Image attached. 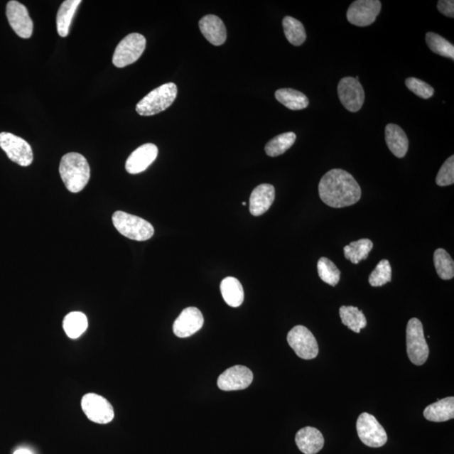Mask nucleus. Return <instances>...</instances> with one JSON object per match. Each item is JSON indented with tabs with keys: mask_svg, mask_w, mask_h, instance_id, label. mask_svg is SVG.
Wrapping results in <instances>:
<instances>
[{
	"mask_svg": "<svg viewBox=\"0 0 454 454\" xmlns=\"http://www.w3.org/2000/svg\"><path fill=\"white\" fill-rule=\"evenodd\" d=\"M284 35L290 43L299 47L306 40V32L304 26L300 21L291 16H286L283 20Z\"/></svg>",
	"mask_w": 454,
	"mask_h": 454,
	"instance_id": "28",
	"label": "nucleus"
},
{
	"mask_svg": "<svg viewBox=\"0 0 454 454\" xmlns=\"http://www.w3.org/2000/svg\"><path fill=\"white\" fill-rule=\"evenodd\" d=\"M392 270L391 264L387 259H383L376 266L374 271L370 274L369 283L371 286L380 287L391 281Z\"/></svg>",
	"mask_w": 454,
	"mask_h": 454,
	"instance_id": "33",
	"label": "nucleus"
},
{
	"mask_svg": "<svg viewBox=\"0 0 454 454\" xmlns=\"http://www.w3.org/2000/svg\"><path fill=\"white\" fill-rule=\"evenodd\" d=\"M438 9L443 15L453 18L454 16V1L453 0H439Z\"/></svg>",
	"mask_w": 454,
	"mask_h": 454,
	"instance_id": "36",
	"label": "nucleus"
},
{
	"mask_svg": "<svg viewBox=\"0 0 454 454\" xmlns=\"http://www.w3.org/2000/svg\"><path fill=\"white\" fill-rule=\"evenodd\" d=\"M221 292L224 301L232 307L240 306L244 301L242 283L236 278L224 279L221 283Z\"/></svg>",
	"mask_w": 454,
	"mask_h": 454,
	"instance_id": "24",
	"label": "nucleus"
},
{
	"mask_svg": "<svg viewBox=\"0 0 454 454\" xmlns=\"http://www.w3.org/2000/svg\"><path fill=\"white\" fill-rule=\"evenodd\" d=\"M426 41L431 50L440 56L451 58L454 60V47L451 43L443 36L428 32L426 35Z\"/></svg>",
	"mask_w": 454,
	"mask_h": 454,
	"instance_id": "31",
	"label": "nucleus"
},
{
	"mask_svg": "<svg viewBox=\"0 0 454 454\" xmlns=\"http://www.w3.org/2000/svg\"><path fill=\"white\" fill-rule=\"evenodd\" d=\"M287 341L301 359L310 360L318 355V343L313 333L304 325L293 328L288 333Z\"/></svg>",
	"mask_w": 454,
	"mask_h": 454,
	"instance_id": "8",
	"label": "nucleus"
},
{
	"mask_svg": "<svg viewBox=\"0 0 454 454\" xmlns=\"http://www.w3.org/2000/svg\"><path fill=\"white\" fill-rule=\"evenodd\" d=\"M82 409L88 418L98 424H107L114 419V409L107 399L90 393L82 399Z\"/></svg>",
	"mask_w": 454,
	"mask_h": 454,
	"instance_id": "10",
	"label": "nucleus"
},
{
	"mask_svg": "<svg viewBox=\"0 0 454 454\" xmlns=\"http://www.w3.org/2000/svg\"><path fill=\"white\" fill-rule=\"evenodd\" d=\"M434 265L438 276L443 281H449L454 277V262L446 250L438 249L435 251Z\"/></svg>",
	"mask_w": 454,
	"mask_h": 454,
	"instance_id": "30",
	"label": "nucleus"
},
{
	"mask_svg": "<svg viewBox=\"0 0 454 454\" xmlns=\"http://www.w3.org/2000/svg\"><path fill=\"white\" fill-rule=\"evenodd\" d=\"M158 154L157 146L153 144L141 145L127 158L126 171L131 174L142 173L153 163Z\"/></svg>",
	"mask_w": 454,
	"mask_h": 454,
	"instance_id": "16",
	"label": "nucleus"
},
{
	"mask_svg": "<svg viewBox=\"0 0 454 454\" xmlns=\"http://www.w3.org/2000/svg\"><path fill=\"white\" fill-rule=\"evenodd\" d=\"M254 379V374L245 366L236 365L227 369L219 376L217 385L222 391H241L249 387Z\"/></svg>",
	"mask_w": 454,
	"mask_h": 454,
	"instance_id": "14",
	"label": "nucleus"
},
{
	"mask_svg": "<svg viewBox=\"0 0 454 454\" xmlns=\"http://www.w3.org/2000/svg\"><path fill=\"white\" fill-rule=\"evenodd\" d=\"M319 195L330 207L343 208L359 202L362 190L352 174L336 168L325 173L320 180Z\"/></svg>",
	"mask_w": 454,
	"mask_h": 454,
	"instance_id": "1",
	"label": "nucleus"
},
{
	"mask_svg": "<svg viewBox=\"0 0 454 454\" xmlns=\"http://www.w3.org/2000/svg\"><path fill=\"white\" fill-rule=\"evenodd\" d=\"M406 85L411 92L419 96L420 98L428 99L433 97L434 94V89L432 86L426 84L423 80L417 79V77H408L406 80Z\"/></svg>",
	"mask_w": 454,
	"mask_h": 454,
	"instance_id": "34",
	"label": "nucleus"
},
{
	"mask_svg": "<svg viewBox=\"0 0 454 454\" xmlns=\"http://www.w3.org/2000/svg\"><path fill=\"white\" fill-rule=\"evenodd\" d=\"M319 277L325 283L336 286L340 281L341 272L336 265L328 258H320L318 263Z\"/></svg>",
	"mask_w": 454,
	"mask_h": 454,
	"instance_id": "32",
	"label": "nucleus"
},
{
	"mask_svg": "<svg viewBox=\"0 0 454 454\" xmlns=\"http://www.w3.org/2000/svg\"><path fill=\"white\" fill-rule=\"evenodd\" d=\"M296 140V135L293 132L283 133L274 137L265 146V151L269 157H278L291 148Z\"/></svg>",
	"mask_w": 454,
	"mask_h": 454,
	"instance_id": "29",
	"label": "nucleus"
},
{
	"mask_svg": "<svg viewBox=\"0 0 454 454\" xmlns=\"http://www.w3.org/2000/svg\"><path fill=\"white\" fill-rule=\"evenodd\" d=\"M204 325V316L195 307L183 310L174 322L173 330L178 337L185 338L200 331Z\"/></svg>",
	"mask_w": 454,
	"mask_h": 454,
	"instance_id": "15",
	"label": "nucleus"
},
{
	"mask_svg": "<svg viewBox=\"0 0 454 454\" xmlns=\"http://www.w3.org/2000/svg\"><path fill=\"white\" fill-rule=\"evenodd\" d=\"M275 199L274 187L269 183H263L256 187L252 192L249 201L250 212L254 217L262 215L270 208Z\"/></svg>",
	"mask_w": 454,
	"mask_h": 454,
	"instance_id": "17",
	"label": "nucleus"
},
{
	"mask_svg": "<svg viewBox=\"0 0 454 454\" xmlns=\"http://www.w3.org/2000/svg\"><path fill=\"white\" fill-rule=\"evenodd\" d=\"M0 148L6 151L12 162L20 166L28 167L33 162V151L31 145L12 133H0Z\"/></svg>",
	"mask_w": 454,
	"mask_h": 454,
	"instance_id": "7",
	"label": "nucleus"
},
{
	"mask_svg": "<svg viewBox=\"0 0 454 454\" xmlns=\"http://www.w3.org/2000/svg\"><path fill=\"white\" fill-rule=\"evenodd\" d=\"M6 16L11 28L21 38L28 39L33 33V22L24 4L12 0L7 4Z\"/></svg>",
	"mask_w": 454,
	"mask_h": 454,
	"instance_id": "13",
	"label": "nucleus"
},
{
	"mask_svg": "<svg viewBox=\"0 0 454 454\" xmlns=\"http://www.w3.org/2000/svg\"><path fill=\"white\" fill-rule=\"evenodd\" d=\"M201 33L214 45H222L227 40L224 22L217 16H205L199 22Z\"/></svg>",
	"mask_w": 454,
	"mask_h": 454,
	"instance_id": "18",
	"label": "nucleus"
},
{
	"mask_svg": "<svg viewBox=\"0 0 454 454\" xmlns=\"http://www.w3.org/2000/svg\"><path fill=\"white\" fill-rule=\"evenodd\" d=\"M373 242L367 238L356 242H352L350 245L344 247V256L347 260L355 264L368 258L369 252L373 249Z\"/></svg>",
	"mask_w": 454,
	"mask_h": 454,
	"instance_id": "27",
	"label": "nucleus"
},
{
	"mask_svg": "<svg viewBox=\"0 0 454 454\" xmlns=\"http://www.w3.org/2000/svg\"><path fill=\"white\" fill-rule=\"evenodd\" d=\"M356 426L357 435L366 446L380 448L387 443V433L374 416L364 412L357 418Z\"/></svg>",
	"mask_w": 454,
	"mask_h": 454,
	"instance_id": "9",
	"label": "nucleus"
},
{
	"mask_svg": "<svg viewBox=\"0 0 454 454\" xmlns=\"http://www.w3.org/2000/svg\"><path fill=\"white\" fill-rule=\"evenodd\" d=\"M342 323L352 332L360 333L367 325V320L363 311L357 307L343 306L339 310Z\"/></svg>",
	"mask_w": 454,
	"mask_h": 454,
	"instance_id": "25",
	"label": "nucleus"
},
{
	"mask_svg": "<svg viewBox=\"0 0 454 454\" xmlns=\"http://www.w3.org/2000/svg\"><path fill=\"white\" fill-rule=\"evenodd\" d=\"M177 94L176 85L173 82H168V84L158 87L146 95L136 104V111L142 117L154 116V114L162 112L171 107Z\"/></svg>",
	"mask_w": 454,
	"mask_h": 454,
	"instance_id": "3",
	"label": "nucleus"
},
{
	"mask_svg": "<svg viewBox=\"0 0 454 454\" xmlns=\"http://www.w3.org/2000/svg\"><path fill=\"white\" fill-rule=\"evenodd\" d=\"M59 173L64 185L72 193H79L84 190L90 178L89 163L84 156L77 153L63 156Z\"/></svg>",
	"mask_w": 454,
	"mask_h": 454,
	"instance_id": "2",
	"label": "nucleus"
},
{
	"mask_svg": "<svg viewBox=\"0 0 454 454\" xmlns=\"http://www.w3.org/2000/svg\"><path fill=\"white\" fill-rule=\"evenodd\" d=\"M382 11L379 0H357L347 12V21L353 26L364 27L372 25Z\"/></svg>",
	"mask_w": 454,
	"mask_h": 454,
	"instance_id": "12",
	"label": "nucleus"
},
{
	"mask_svg": "<svg viewBox=\"0 0 454 454\" xmlns=\"http://www.w3.org/2000/svg\"><path fill=\"white\" fill-rule=\"evenodd\" d=\"M146 44V38L139 33L126 36L114 50L112 59L114 65L121 68L136 63L144 53Z\"/></svg>",
	"mask_w": 454,
	"mask_h": 454,
	"instance_id": "6",
	"label": "nucleus"
},
{
	"mask_svg": "<svg viewBox=\"0 0 454 454\" xmlns=\"http://www.w3.org/2000/svg\"><path fill=\"white\" fill-rule=\"evenodd\" d=\"M112 222L114 227L121 235L131 240L146 241L154 234L153 225L136 215L116 212L113 215Z\"/></svg>",
	"mask_w": 454,
	"mask_h": 454,
	"instance_id": "4",
	"label": "nucleus"
},
{
	"mask_svg": "<svg viewBox=\"0 0 454 454\" xmlns=\"http://www.w3.org/2000/svg\"><path fill=\"white\" fill-rule=\"evenodd\" d=\"M80 4V0H66L59 8L57 15V29L59 36L62 38H66L70 33L73 16H75L77 9Z\"/></svg>",
	"mask_w": 454,
	"mask_h": 454,
	"instance_id": "22",
	"label": "nucleus"
},
{
	"mask_svg": "<svg viewBox=\"0 0 454 454\" xmlns=\"http://www.w3.org/2000/svg\"><path fill=\"white\" fill-rule=\"evenodd\" d=\"M385 141L389 149L396 157H405L409 148V140L401 127L394 124H388L385 127Z\"/></svg>",
	"mask_w": 454,
	"mask_h": 454,
	"instance_id": "20",
	"label": "nucleus"
},
{
	"mask_svg": "<svg viewBox=\"0 0 454 454\" xmlns=\"http://www.w3.org/2000/svg\"><path fill=\"white\" fill-rule=\"evenodd\" d=\"M275 98L291 111H301L309 105V99L301 92L293 89H281L275 92Z\"/></svg>",
	"mask_w": 454,
	"mask_h": 454,
	"instance_id": "23",
	"label": "nucleus"
},
{
	"mask_svg": "<svg viewBox=\"0 0 454 454\" xmlns=\"http://www.w3.org/2000/svg\"><path fill=\"white\" fill-rule=\"evenodd\" d=\"M406 347L408 357L412 364L420 366L428 360L429 347L426 342L423 323L417 318H412L408 322Z\"/></svg>",
	"mask_w": 454,
	"mask_h": 454,
	"instance_id": "5",
	"label": "nucleus"
},
{
	"mask_svg": "<svg viewBox=\"0 0 454 454\" xmlns=\"http://www.w3.org/2000/svg\"><path fill=\"white\" fill-rule=\"evenodd\" d=\"M438 186L444 187L453 185L454 183V156L452 155L443 164L436 178Z\"/></svg>",
	"mask_w": 454,
	"mask_h": 454,
	"instance_id": "35",
	"label": "nucleus"
},
{
	"mask_svg": "<svg viewBox=\"0 0 454 454\" xmlns=\"http://www.w3.org/2000/svg\"><path fill=\"white\" fill-rule=\"evenodd\" d=\"M339 99L348 112H357L363 107L365 94L363 86L356 77H343L337 86Z\"/></svg>",
	"mask_w": 454,
	"mask_h": 454,
	"instance_id": "11",
	"label": "nucleus"
},
{
	"mask_svg": "<svg viewBox=\"0 0 454 454\" xmlns=\"http://www.w3.org/2000/svg\"><path fill=\"white\" fill-rule=\"evenodd\" d=\"M13 454H32V453L30 450H28V449L20 448V449H18V450H16L15 453H13Z\"/></svg>",
	"mask_w": 454,
	"mask_h": 454,
	"instance_id": "37",
	"label": "nucleus"
},
{
	"mask_svg": "<svg viewBox=\"0 0 454 454\" xmlns=\"http://www.w3.org/2000/svg\"><path fill=\"white\" fill-rule=\"evenodd\" d=\"M296 443L303 453L315 454L323 448L325 440L319 430L306 426L296 433Z\"/></svg>",
	"mask_w": 454,
	"mask_h": 454,
	"instance_id": "19",
	"label": "nucleus"
},
{
	"mask_svg": "<svg viewBox=\"0 0 454 454\" xmlns=\"http://www.w3.org/2000/svg\"><path fill=\"white\" fill-rule=\"evenodd\" d=\"M88 328V319L84 313L73 311L66 315L63 320V329L68 337H80Z\"/></svg>",
	"mask_w": 454,
	"mask_h": 454,
	"instance_id": "26",
	"label": "nucleus"
},
{
	"mask_svg": "<svg viewBox=\"0 0 454 454\" xmlns=\"http://www.w3.org/2000/svg\"><path fill=\"white\" fill-rule=\"evenodd\" d=\"M426 420L443 423L454 418V398L447 397L426 407L423 412Z\"/></svg>",
	"mask_w": 454,
	"mask_h": 454,
	"instance_id": "21",
	"label": "nucleus"
}]
</instances>
